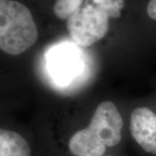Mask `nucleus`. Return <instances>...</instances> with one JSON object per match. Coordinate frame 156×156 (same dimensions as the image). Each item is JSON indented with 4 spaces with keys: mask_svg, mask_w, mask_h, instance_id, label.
<instances>
[{
    "mask_svg": "<svg viewBox=\"0 0 156 156\" xmlns=\"http://www.w3.org/2000/svg\"><path fill=\"white\" fill-rule=\"evenodd\" d=\"M37 27L28 7L14 0H0V48L19 55L36 43Z\"/></svg>",
    "mask_w": 156,
    "mask_h": 156,
    "instance_id": "obj_3",
    "label": "nucleus"
},
{
    "mask_svg": "<svg viewBox=\"0 0 156 156\" xmlns=\"http://www.w3.org/2000/svg\"><path fill=\"white\" fill-rule=\"evenodd\" d=\"M51 75L58 82L71 80L79 71L80 58L70 47H58L51 51L48 58Z\"/></svg>",
    "mask_w": 156,
    "mask_h": 156,
    "instance_id": "obj_5",
    "label": "nucleus"
},
{
    "mask_svg": "<svg viewBox=\"0 0 156 156\" xmlns=\"http://www.w3.org/2000/svg\"><path fill=\"white\" fill-rule=\"evenodd\" d=\"M130 133L137 145L151 155L156 156V115L151 109L140 107L130 117Z\"/></svg>",
    "mask_w": 156,
    "mask_h": 156,
    "instance_id": "obj_4",
    "label": "nucleus"
},
{
    "mask_svg": "<svg viewBox=\"0 0 156 156\" xmlns=\"http://www.w3.org/2000/svg\"><path fill=\"white\" fill-rule=\"evenodd\" d=\"M124 0H85L67 19V30L79 46L89 47L103 38L109 18L121 17Z\"/></svg>",
    "mask_w": 156,
    "mask_h": 156,
    "instance_id": "obj_2",
    "label": "nucleus"
},
{
    "mask_svg": "<svg viewBox=\"0 0 156 156\" xmlns=\"http://www.w3.org/2000/svg\"><path fill=\"white\" fill-rule=\"evenodd\" d=\"M108 156H115V155H108Z\"/></svg>",
    "mask_w": 156,
    "mask_h": 156,
    "instance_id": "obj_9",
    "label": "nucleus"
},
{
    "mask_svg": "<svg viewBox=\"0 0 156 156\" xmlns=\"http://www.w3.org/2000/svg\"><path fill=\"white\" fill-rule=\"evenodd\" d=\"M0 156H32L28 141L17 132L0 130Z\"/></svg>",
    "mask_w": 156,
    "mask_h": 156,
    "instance_id": "obj_6",
    "label": "nucleus"
},
{
    "mask_svg": "<svg viewBox=\"0 0 156 156\" xmlns=\"http://www.w3.org/2000/svg\"><path fill=\"white\" fill-rule=\"evenodd\" d=\"M83 4V0H56L53 11L58 18L67 20Z\"/></svg>",
    "mask_w": 156,
    "mask_h": 156,
    "instance_id": "obj_7",
    "label": "nucleus"
},
{
    "mask_svg": "<svg viewBox=\"0 0 156 156\" xmlns=\"http://www.w3.org/2000/svg\"><path fill=\"white\" fill-rule=\"evenodd\" d=\"M147 15L152 19L156 20V0H150L147 7Z\"/></svg>",
    "mask_w": 156,
    "mask_h": 156,
    "instance_id": "obj_8",
    "label": "nucleus"
},
{
    "mask_svg": "<svg viewBox=\"0 0 156 156\" xmlns=\"http://www.w3.org/2000/svg\"><path fill=\"white\" fill-rule=\"evenodd\" d=\"M122 118L111 101H103L96 108L87 128L69 140L68 150L72 156H108V148L122 141Z\"/></svg>",
    "mask_w": 156,
    "mask_h": 156,
    "instance_id": "obj_1",
    "label": "nucleus"
}]
</instances>
